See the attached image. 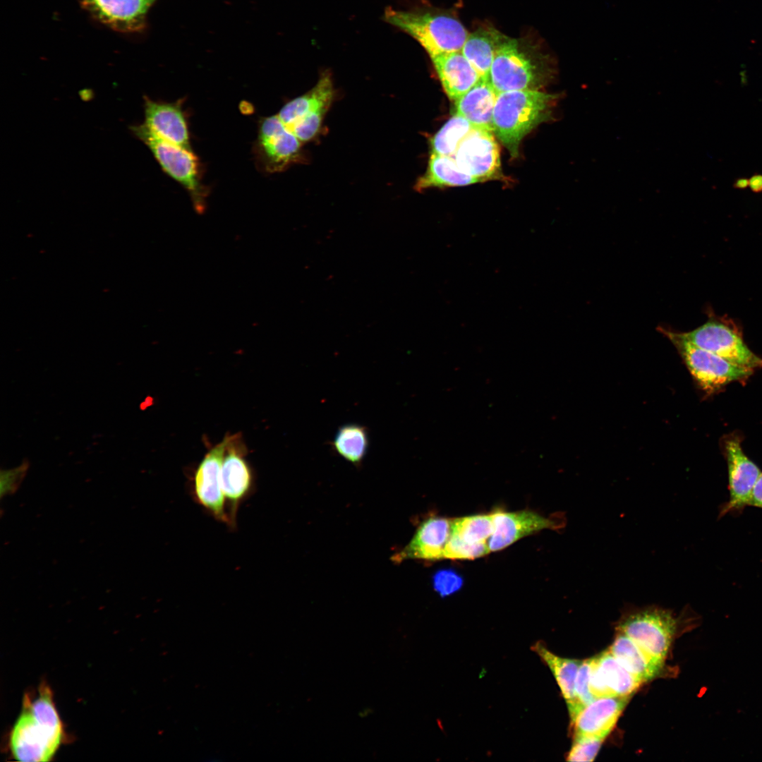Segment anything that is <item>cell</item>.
<instances>
[{
  "label": "cell",
  "mask_w": 762,
  "mask_h": 762,
  "mask_svg": "<svg viewBox=\"0 0 762 762\" xmlns=\"http://www.w3.org/2000/svg\"><path fill=\"white\" fill-rule=\"evenodd\" d=\"M63 735L51 689L42 683L37 696L23 697L22 711L10 736L12 755L22 762L49 761L61 745Z\"/></svg>",
  "instance_id": "obj_1"
},
{
  "label": "cell",
  "mask_w": 762,
  "mask_h": 762,
  "mask_svg": "<svg viewBox=\"0 0 762 762\" xmlns=\"http://www.w3.org/2000/svg\"><path fill=\"white\" fill-rule=\"evenodd\" d=\"M552 73L549 56L524 38L504 35L495 55L489 80L497 94L538 90Z\"/></svg>",
  "instance_id": "obj_2"
},
{
  "label": "cell",
  "mask_w": 762,
  "mask_h": 762,
  "mask_svg": "<svg viewBox=\"0 0 762 762\" xmlns=\"http://www.w3.org/2000/svg\"><path fill=\"white\" fill-rule=\"evenodd\" d=\"M555 98L553 95L538 90L497 94L492 118L493 133L513 157L519 155L521 140L550 119Z\"/></svg>",
  "instance_id": "obj_3"
},
{
  "label": "cell",
  "mask_w": 762,
  "mask_h": 762,
  "mask_svg": "<svg viewBox=\"0 0 762 762\" xmlns=\"http://www.w3.org/2000/svg\"><path fill=\"white\" fill-rule=\"evenodd\" d=\"M384 17L416 40L430 58L460 52L469 34L458 18L442 11L389 8Z\"/></svg>",
  "instance_id": "obj_4"
},
{
  "label": "cell",
  "mask_w": 762,
  "mask_h": 762,
  "mask_svg": "<svg viewBox=\"0 0 762 762\" xmlns=\"http://www.w3.org/2000/svg\"><path fill=\"white\" fill-rule=\"evenodd\" d=\"M131 131L148 147L164 171L187 190L196 213L204 214L209 191L202 182L200 163L193 152L159 138L144 123L132 126Z\"/></svg>",
  "instance_id": "obj_5"
},
{
  "label": "cell",
  "mask_w": 762,
  "mask_h": 762,
  "mask_svg": "<svg viewBox=\"0 0 762 762\" xmlns=\"http://www.w3.org/2000/svg\"><path fill=\"white\" fill-rule=\"evenodd\" d=\"M678 623V619L670 610L648 607L626 613L617 626V630L657 662L664 665Z\"/></svg>",
  "instance_id": "obj_6"
},
{
  "label": "cell",
  "mask_w": 762,
  "mask_h": 762,
  "mask_svg": "<svg viewBox=\"0 0 762 762\" xmlns=\"http://www.w3.org/2000/svg\"><path fill=\"white\" fill-rule=\"evenodd\" d=\"M658 330L675 346L695 381L707 393L715 392L732 382L744 380L754 371L692 344L678 332L663 327Z\"/></svg>",
  "instance_id": "obj_7"
},
{
  "label": "cell",
  "mask_w": 762,
  "mask_h": 762,
  "mask_svg": "<svg viewBox=\"0 0 762 762\" xmlns=\"http://www.w3.org/2000/svg\"><path fill=\"white\" fill-rule=\"evenodd\" d=\"M333 95L330 75L322 73L310 91L287 102L277 116L302 143L309 141L320 130Z\"/></svg>",
  "instance_id": "obj_8"
},
{
  "label": "cell",
  "mask_w": 762,
  "mask_h": 762,
  "mask_svg": "<svg viewBox=\"0 0 762 762\" xmlns=\"http://www.w3.org/2000/svg\"><path fill=\"white\" fill-rule=\"evenodd\" d=\"M678 334L692 344L733 364L753 370L762 368V358L747 347L738 332L722 322L709 320L691 332Z\"/></svg>",
  "instance_id": "obj_9"
},
{
  "label": "cell",
  "mask_w": 762,
  "mask_h": 762,
  "mask_svg": "<svg viewBox=\"0 0 762 762\" xmlns=\"http://www.w3.org/2000/svg\"><path fill=\"white\" fill-rule=\"evenodd\" d=\"M722 447L727 464L729 499L720 507L718 518L740 513L749 507L753 488L761 473L744 453L738 435L725 436Z\"/></svg>",
  "instance_id": "obj_10"
},
{
  "label": "cell",
  "mask_w": 762,
  "mask_h": 762,
  "mask_svg": "<svg viewBox=\"0 0 762 762\" xmlns=\"http://www.w3.org/2000/svg\"><path fill=\"white\" fill-rule=\"evenodd\" d=\"M493 531L488 540L490 552L509 546L518 540L544 529L560 530L565 526L564 514L545 516L530 510L496 511L492 513Z\"/></svg>",
  "instance_id": "obj_11"
},
{
  "label": "cell",
  "mask_w": 762,
  "mask_h": 762,
  "mask_svg": "<svg viewBox=\"0 0 762 762\" xmlns=\"http://www.w3.org/2000/svg\"><path fill=\"white\" fill-rule=\"evenodd\" d=\"M301 146L300 140L282 122L277 114L261 120L255 152L266 171H280L298 161Z\"/></svg>",
  "instance_id": "obj_12"
},
{
  "label": "cell",
  "mask_w": 762,
  "mask_h": 762,
  "mask_svg": "<svg viewBox=\"0 0 762 762\" xmlns=\"http://www.w3.org/2000/svg\"><path fill=\"white\" fill-rule=\"evenodd\" d=\"M229 440L226 435L199 463L193 475V492L199 504L216 519L231 526L221 481L222 461Z\"/></svg>",
  "instance_id": "obj_13"
},
{
  "label": "cell",
  "mask_w": 762,
  "mask_h": 762,
  "mask_svg": "<svg viewBox=\"0 0 762 762\" xmlns=\"http://www.w3.org/2000/svg\"><path fill=\"white\" fill-rule=\"evenodd\" d=\"M459 169L480 181L497 179L501 171L500 150L492 131L473 128L454 156Z\"/></svg>",
  "instance_id": "obj_14"
},
{
  "label": "cell",
  "mask_w": 762,
  "mask_h": 762,
  "mask_svg": "<svg viewBox=\"0 0 762 762\" xmlns=\"http://www.w3.org/2000/svg\"><path fill=\"white\" fill-rule=\"evenodd\" d=\"M492 531L491 514L452 519L444 559L474 560L485 555L490 552L488 540Z\"/></svg>",
  "instance_id": "obj_15"
},
{
  "label": "cell",
  "mask_w": 762,
  "mask_h": 762,
  "mask_svg": "<svg viewBox=\"0 0 762 762\" xmlns=\"http://www.w3.org/2000/svg\"><path fill=\"white\" fill-rule=\"evenodd\" d=\"M92 17L122 32L141 31L148 11L157 0H78Z\"/></svg>",
  "instance_id": "obj_16"
},
{
  "label": "cell",
  "mask_w": 762,
  "mask_h": 762,
  "mask_svg": "<svg viewBox=\"0 0 762 762\" xmlns=\"http://www.w3.org/2000/svg\"><path fill=\"white\" fill-rule=\"evenodd\" d=\"M238 440L237 435L230 436L221 469L222 488L228 503L231 526H236L238 507L248 496L253 486V474L243 449L237 447Z\"/></svg>",
  "instance_id": "obj_17"
},
{
  "label": "cell",
  "mask_w": 762,
  "mask_h": 762,
  "mask_svg": "<svg viewBox=\"0 0 762 762\" xmlns=\"http://www.w3.org/2000/svg\"><path fill=\"white\" fill-rule=\"evenodd\" d=\"M452 519L431 516L418 526L409 543L392 558L396 562L406 560L435 561L444 559Z\"/></svg>",
  "instance_id": "obj_18"
},
{
  "label": "cell",
  "mask_w": 762,
  "mask_h": 762,
  "mask_svg": "<svg viewBox=\"0 0 762 762\" xmlns=\"http://www.w3.org/2000/svg\"><path fill=\"white\" fill-rule=\"evenodd\" d=\"M144 124L159 138L193 151L181 102H163L145 97Z\"/></svg>",
  "instance_id": "obj_19"
},
{
  "label": "cell",
  "mask_w": 762,
  "mask_h": 762,
  "mask_svg": "<svg viewBox=\"0 0 762 762\" xmlns=\"http://www.w3.org/2000/svg\"><path fill=\"white\" fill-rule=\"evenodd\" d=\"M631 696L595 698L572 720L574 737L605 739L615 727Z\"/></svg>",
  "instance_id": "obj_20"
},
{
  "label": "cell",
  "mask_w": 762,
  "mask_h": 762,
  "mask_svg": "<svg viewBox=\"0 0 762 762\" xmlns=\"http://www.w3.org/2000/svg\"><path fill=\"white\" fill-rule=\"evenodd\" d=\"M430 59L450 99H458L481 78L461 52L443 54Z\"/></svg>",
  "instance_id": "obj_21"
},
{
  "label": "cell",
  "mask_w": 762,
  "mask_h": 762,
  "mask_svg": "<svg viewBox=\"0 0 762 762\" xmlns=\"http://www.w3.org/2000/svg\"><path fill=\"white\" fill-rule=\"evenodd\" d=\"M497 95L489 78H481L455 101L456 114L468 120L474 128L493 132L492 118Z\"/></svg>",
  "instance_id": "obj_22"
},
{
  "label": "cell",
  "mask_w": 762,
  "mask_h": 762,
  "mask_svg": "<svg viewBox=\"0 0 762 762\" xmlns=\"http://www.w3.org/2000/svg\"><path fill=\"white\" fill-rule=\"evenodd\" d=\"M505 35L491 27L469 33L461 52L481 78H488L497 50Z\"/></svg>",
  "instance_id": "obj_23"
},
{
  "label": "cell",
  "mask_w": 762,
  "mask_h": 762,
  "mask_svg": "<svg viewBox=\"0 0 762 762\" xmlns=\"http://www.w3.org/2000/svg\"><path fill=\"white\" fill-rule=\"evenodd\" d=\"M609 650L631 674L643 683L659 675L664 665L621 632L616 636Z\"/></svg>",
  "instance_id": "obj_24"
},
{
  "label": "cell",
  "mask_w": 762,
  "mask_h": 762,
  "mask_svg": "<svg viewBox=\"0 0 762 762\" xmlns=\"http://www.w3.org/2000/svg\"><path fill=\"white\" fill-rule=\"evenodd\" d=\"M478 182L480 181L459 169L453 157L431 153L428 169L415 188L421 191L432 187L463 186Z\"/></svg>",
  "instance_id": "obj_25"
},
{
  "label": "cell",
  "mask_w": 762,
  "mask_h": 762,
  "mask_svg": "<svg viewBox=\"0 0 762 762\" xmlns=\"http://www.w3.org/2000/svg\"><path fill=\"white\" fill-rule=\"evenodd\" d=\"M531 649L549 667L565 699L569 713L575 706L574 686L581 660L562 658L550 651L542 641L536 642Z\"/></svg>",
  "instance_id": "obj_26"
},
{
  "label": "cell",
  "mask_w": 762,
  "mask_h": 762,
  "mask_svg": "<svg viewBox=\"0 0 762 762\" xmlns=\"http://www.w3.org/2000/svg\"><path fill=\"white\" fill-rule=\"evenodd\" d=\"M601 677L615 696H629L643 683L611 653L605 651L594 657Z\"/></svg>",
  "instance_id": "obj_27"
},
{
  "label": "cell",
  "mask_w": 762,
  "mask_h": 762,
  "mask_svg": "<svg viewBox=\"0 0 762 762\" xmlns=\"http://www.w3.org/2000/svg\"><path fill=\"white\" fill-rule=\"evenodd\" d=\"M332 446L341 457L354 465L360 464L369 446L366 428L356 423L342 425L334 437Z\"/></svg>",
  "instance_id": "obj_28"
},
{
  "label": "cell",
  "mask_w": 762,
  "mask_h": 762,
  "mask_svg": "<svg viewBox=\"0 0 762 762\" xmlns=\"http://www.w3.org/2000/svg\"><path fill=\"white\" fill-rule=\"evenodd\" d=\"M474 127L455 114L430 140L432 153L453 157L459 143Z\"/></svg>",
  "instance_id": "obj_29"
},
{
  "label": "cell",
  "mask_w": 762,
  "mask_h": 762,
  "mask_svg": "<svg viewBox=\"0 0 762 762\" xmlns=\"http://www.w3.org/2000/svg\"><path fill=\"white\" fill-rule=\"evenodd\" d=\"M591 658L582 660L579 667L574 686L575 706L569 713L571 720L595 698L589 689V672Z\"/></svg>",
  "instance_id": "obj_30"
},
{
  "label": "cell",
  "mask_w": 762,
  "mask_h": 762,
  "mask_svg": "<svg viewBox=\"0 0 762 762\" xmlns=\"http://www.w3.org/2000/svg\"><path fill=\"white\" fill-rule=\"evenodd\" d=\"M603 739L593 737H574L572 748L567 756L568 761H593L597 756Z\"/></svg>",
  "instance_id": "obj_31"
},
{
  "label": "cell",
  "mask_w": 762,
  "mask_h": 762,
  "mask_svg": "<svg viewBox=\"0 0 762 762\" xmlns=\"http://www.w3.org/2000/svg\"><path fill=\"white\" fill-rule=\"evenodd\" d=\"M29 469V463L23 461L13 468L1 469L0 473V496L14 494L21 485Z\"/></svg>",
  "instance_id": "obj_32"
},
{
  "label": "cell",
  "mask_w": 762,
  "mask_h": 762,
  "mask_svg": "<svg viewBox=\"0 0 762 762\" xmlns=\"http://www.w3.org/2000/svg\"><path fill=\"white\" fill-rule=\"evenodd\" d=\"M462 579L456 573L450 570L440 571L433 579L435 589L442 596L458 591L462 585Z\"/></svg>",
  "instance_id": "obj_33"
},
{
  "label": "cell",
  "mask_w": 762,
  "mask_h": 762,
  "mask_svg": "<svg viewBox=\"0 0 762 762\" xmlns=\"http://www.w3.org/2000/svg\"><path fill=\"white\" fill-rule=\"evenodd\" d=\"M589 689L595 698L615 696L604 682L594 657L591 661Z\"/></svg>",
  "instance_id": "obj_34"
},
{
  "label": "cell",
  "mask_w": 762,
  "mask_h": 762,
  "mask_svg": "<svg viewBox=\"0 0 762 762\" xmlns=\"http://www.w3.org/2000/svg\"><path fill=\"white\" fill-rule=\"evenodd\" d=\"M749 506L762 509V473L753 488Z\"/></svg>",
  "instance_id": "obj_35"
},
{
  "label": "cell",
  "mask_w": 762,
  "mask_h": 762,
  "mask_svg": "<svg viewBox=\"0 0 762 762\" xmlns=\"http://www.w3.org/2000/svg\"><path fill=\"white\" fill-rule=\"evenodd\" d=\"M749 183L754 191H760L762 190V176L756 175L753 176Z\"/></svg>",
  "instance_id": "obj_36"
},
{
  "label": "cell",
  "mask_w": 762,
  "mask_h": 762,
  "mask_svg": "<svg viewBox=\"0 0 762 762\" xmlns=\"http://www.w3.org/2000/svg\"><path fill=\"white\" fill-rule=\"evenodd\" d=\"M748 183L749 182L746 180H739V181H738V186L739 187L746 186Z\"/></svg>",
  "instance_id": "obj_37"
}]
</instances>
